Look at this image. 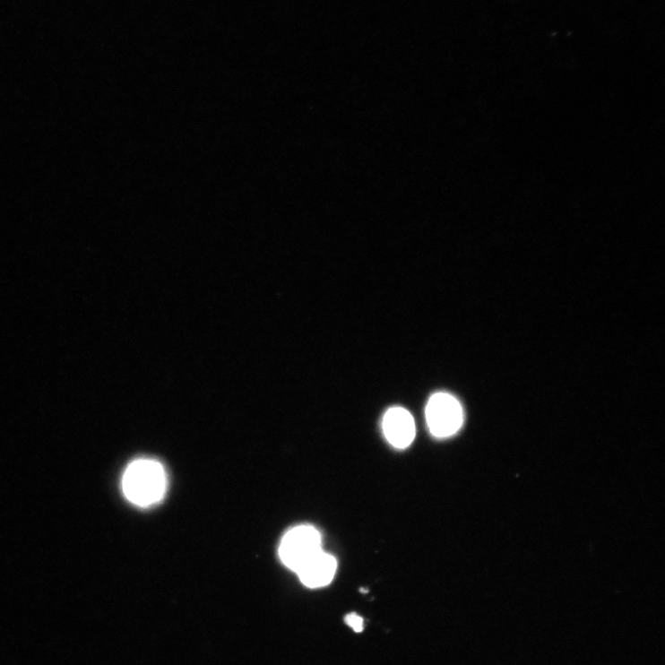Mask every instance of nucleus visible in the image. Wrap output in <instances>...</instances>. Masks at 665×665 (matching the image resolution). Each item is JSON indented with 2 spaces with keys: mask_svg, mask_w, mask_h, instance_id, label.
<instances>
[{
  "mask_svg": "<svg viewBox=\"0 0 665 665\" xmlns=\"http://www.w3.org/2000/svg\"><path fill=\"white\" fill-rule=\"evenodd\" d=\"M167 473L163 465L150 459L132 462L123 477V490L126 498L141 507L160 503L166 495Z\"/></svg>",
  "mask_w": 665,
  "mask_h": 665,
  "instance_id": "f257e3e1",
  "label": "nucleus"
},
{
  "mask_svg": "<svg viewBox=\"0 0 665 665\" xmlns=\"http://www.w3.org/2000/svg\"><path fill=\"white\" fill-rule=\"evenodd\" d=\"M321 551L322 538L319 531L312 526L301 525L284 535L279 554L282 563L297 572Z\"/></svg>",
  "mask_w": 665,
  "mask_h": 665,
  "instance_id": "f03ea898",
  "label": "nucleus"
},
{
  "mask_svg": "<svg viewBox=\"0 0 665 665\" xmlns=\"http://www.w3.org/2000/svg\"><path fill=\"white\" fill-rule=\"evenodd\" d=\"M427 421L431 434L436 437H449L458 433L464 420L460 402L447 393H437L427 407Z\"/></svg>",
  "mask_w": 665,
  "mask_h": 665,
  "instance_id": "7ed1b4c3",
  "label": "nucleus"
},
{
  "mask_svg": "<svg viewBox=\"0 0 665 665\" xmlns=\"http://www.w3.org/2000/svg\"><path fill=\"white\" fill-rule=\"evenodd\" d=\"M383 431L385 438L393 446L404 449L410 445L415 438L414 419L403 408H392L384 414Z\"/></svg>",
  "mask_w": 665,
  "mask_h": 665,
  "instance_id": "20e7f679",
  "label": "nucleus"
},
{
  "mask_svg": "<svg viewBox=\"0 0 665 665\" xmlns=\"http://www.w3.org/2000/svg\"><path fill=\"white\" fill-rule=\"evenodd\" d=\"M337 567L336 558L322 550L296 573L302 584L311 589H317L331 583L336 575Z\"/></svg>",
  "mask_w": 665,
  "mask_h": 665,
  "instance_id": "39448f33",
  "label": "nucleus"
},
{
  "mask_svg": "<svg viewBox=\"0 0 665 665\" xmlns=\"http://www.w3.org/2000/svg\"><path fill=\"white\" fill-rule=\"evenodd\" d=\"M345 621L346 624L357 633H360L365 629L364 618L356 614L348 615L345 618Z\"/></svg>",
  "mask_w": 665,
  "mask_h": 665,
  "instance_id": "423d86ee",
  "label": "nucleus"
}]
</instances>
